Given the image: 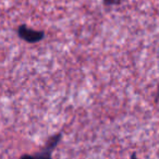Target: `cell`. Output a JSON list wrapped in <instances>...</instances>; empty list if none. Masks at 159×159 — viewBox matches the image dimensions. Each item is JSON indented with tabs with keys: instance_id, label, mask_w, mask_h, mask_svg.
Listing matches in <instances>:
<instances>
[{
	"instance_id": "6da1fadb",
	"label": "cell",
	"mask_w": 159,
	"mask_h": 159,
	"mask_svg": "<svg viewBox=\"0 0 159 159\" xmlns=\"http://www.w3.org/2000/svg\"><path fill=\"white\" fill-rule=\"evenodd\" d=\"M62 139V133H58L50 136L46 142V145L35 154H24L19 159H52V152Z\"/></svg>"
},
{
	"instance_id": "7a4b0ae2",
	"label": "cell",
	"mask_w": 159,
	"mask_h": 159,
	"mask_svg": "<svg viewBox=\"0 0 159 159\" xmlns=\"http://www.w3.org/2000/svg\"><path fill=\"white\" fill-rule=\"evenodd\" d=\"M16 34L22 40H24L27 44H36L42 42L45 38L44 31H37L29 27L27 25L22 24L16 29Z\"/></svg>"
},
{
	"instance_id": "3957f363",
	"label": "cell",
	"mask_w": 159,
	"mask_h": 159,
	"mask_svg": "<svg viewBox=\"0 0 159 159\" xmlns=\"http://www.w3.org/2000/svg\"><path fill=\"white\" fill-rule=\"evenodd\" d=\"M123 0H102V2H104L105 6L107 7H110V6H118L122 2Z\"/></svg>"
},
{
	"instance_id": "277c9868",
	"label": "cell",
	"mask_w": 159,
	"mask_h": 159,
	"mask_svg": "<svg viewBox=\"0 0 159 159\" xmlns=\"http://www.w3.org/2000/svg\"><path fill=\"white\" fill-rule=\"evenodd\" d=\"M130 159H137V155L136 152H132V155L130 156Z\"/></svg>"
},
{
	"instance_id": "5b68a950",
	"label": "cell",
	"mask_w": 159,
	"mask_h": 159,
	"mask_svg": "<svg viewBox=\"0 0 159 159\" xmlns=\"http://www.w3.org/2000/svg\"><path fill=\"white\" fill-rule=\"evenodd\" d=\"M156 99H157V102H159V86H158V89H157V93H156Z\"/></svg>"
}]
</instances>
